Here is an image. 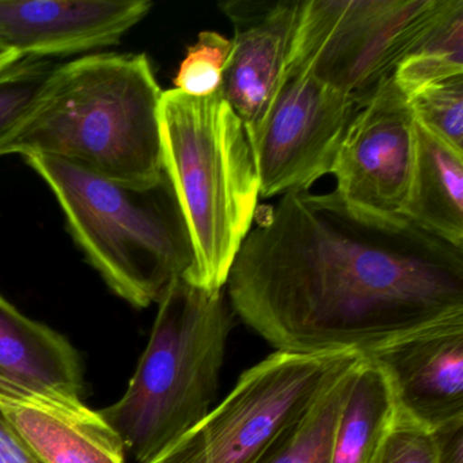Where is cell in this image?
<instances>
[{
	"label": "cell",
	"mask_w": 463,
	"mask_h": 463,
	"mask_svg": "<svg viewBox=\"0 0 463 463\" xmlns=\"http://www.w3.org/2000/svg\"><path fill=\"white\" fill-rule=\"evenodd\" d=\"M265 213L226 287L234 314L276 351L364 354L463 316V249L403 216L308 191L287 192Z\"/></svg>",
	"instance_id": "cell-1"
},
{
	"label": "cell",
	"mask_w": 463,
	"mask_h": 463,
	"mask_svg": "<svg viewBox=\"0 0 463 463\" xmlns=\"http://www.w3.org/2000/svg\"><path fill=\"white\" fill-rule=\"evenodd\" d=\"M162 91L145 53H99L56 69L7 154H40L121 183L164 177Z\"/></svg>",
	"instance_id": "cell-2"
},
{
	"label": "cell",
	"mask_w": 463,
	"mask_h": 463,
	"mask_svg": "<svg viewBox=\"0 0 463 463\" xmlns=\"http://www.w3.org/2000/svg\"><path fill=\"white\" fill-rule=\"evenodd\" d=\"M23 156L52 189L75 242L121 299L146 308L186 278L194 246L166 173L137 185L53 156Z\"/></svg>",
	"instance_id": "cell-3"
},
{
	"label": "cell",
	"mask_w": 463,
	"mask_h": 463,
	"mask_svg": "<svg viewBox=\"0 0 463 463\" xmlns=\"http://www.w3.org/2000/svg\"><path fill=\"white\" fill-rule=\"evenodd\" d=\"M159 123L164 170L194 246L185 280L221 291L259 210L260 178L245 127L221 91L192 97L175 89L164 91Z\"/></svg>",
	"instance_id": "cell-4"
},
{
	"label": "cell",
	"mask_w": 463,
	"mask_h": 463,
	"mask_svg": "<svg viewBox=\"0 0 463 463\" xmlns=\"http://www.w3.org/2000/svg\"><path fill=\"white\" fill-rule=\"evenodd\" d=\"M158 305L126 392L99 411L123 441L127 462H148L210 413L234 325L223 289L185 279L173 281Z\"/></svg>",
	"instance_id": "cell-5"
},
{
	"label": "cell",
	"mask_w": 463,
	"mask_h": 463,
	"mask_svg": "<svg viewBox=\"0 0 463 463\" xmlns=\"http://www.w3.org/2000/svg\"><path fill=\"white\" fill-rule=\"evenodd\" d=\"M362 356L354 351H276L242 373L230 394L199 424L146 463H259Z\"/></svg>",
	"instance_id": "cell-6"
},
{
	"label": "cell",
	"mask_w": 463,
	"mask_h": 463,
	"mask_svg": "<svg viewBox=\"0 0 463 463\" xmlns=\"http://www.w3.org/2000/svg\"><path fill=\"white\" fill-rule=\"evenodd\" d=\"M443 0H302L289 50L297 64L360 108L395 69Z\"/></svg>",
	"instance_id": "cell-7"
},
{
	"label": "cell",
	"mask_w": 463,
	"mask_h": 463,
	"mask_svg": "<svg viewBox=\"0 0 463 463\" xmlns=\"http://www.w3.org/2000/svg\"><path fill=\"white\" fill-rule=\"evenodd\" d=\"M360 105L297 64L287 63L275 99L249 140L260 196L308 191L332 175L341 143Z\"/></svg>",
	"instance_id": "cell-8"
},
{
	"label": "cell",
	"mask_w": 463,
	"mask_h": 463,
	"mask_svg": "<svg viewBox=\"0 0 463 463\" xmlns=\"http://www.w3.org/2000/svg\"><path fill=\"white\" fill-rule=\"evenodd\" d=\"M411 105L392 78L357 110L333 166L335 194L354 210L401 216L414 162Z\"/></svg>",
	"instance_id": "cell-9"
},
{
	"label": "cell",
	"mask_w": 463,
	"mask_h": 463,
	"mask_svg": "<svg viewBox=\"0 0 463 463\" xmlns=\"http://www.w3.org/2000/svg\"><path fill=\"white\" fill-rule=\"evenodd\" d=\"M362 354L389 379L397 413L430 430L463 417V316L419 327Z\"/></svg>",
	"instance_id": "cell-10"
},
{
	"label": "cell",
	"mask_w": 463,
	"mask_h": 463,
	"mask_svg": "<svg viewBox=\"0 0 463 463\" xmlns=\"http://www.w3.org/2000/svg\"><path fill=\"white\" fill-rule=\"evenodd\" d=\"M147 0H0V43L21 59L74 55L121 42Z\"/></svg>",
	"instance_id": "cell-11"
},
{
	"label": "cell",
	"mask_w": 463,
	"mask_h": 463,
	"mask_svg": "<svg viewBox=\"0 0 463 463\" xmlns=\"http://www.w3.org/2000/svg\"><path fill=\"white\" fill-rule=\"evenodd\" d=\"M302 0L221 5L234 25L232 55L221 94L245 127L250 140L275 99L288 61Z\"/></svg>",
	"instance_id": "cell-12"
},
{
	"label": "cell",
	"mask_w": 463,
	"mask_h": 463,
	"mask_svg": "<svg viewBox=\"0 0 463 463\" xmlns=\"http://www.w3.org/2000/svg\"><path fill=\"white\" fill-rule=\"evenodd\" d=\"M0 420L42 463H127L118 433L80 397L0 376Z\"/></svg>",
	"instance_id": "cell-13"
},
{
	"label": "cell",
	"mask_w": 463,
	"mask_h": 463,
	"mask_svg": "<svg viewBox=\"0 0 463 463\" xmlns=\"http://www.w3.org/2000/svg\"><path fill=\"white\" fill-rule=\"evenodd\" d=\"M0 376L80 397L82 362L56 330L21 313L0 295Z\"/></svg>",
	"instance_id": "cell-14"
},
{
	"label": "cell",
	"mask_w": 463,
	"mask_h": 463,
	"mask_svg": "<svg viewBox=\"0 0 463 463\" xmlns=\"http://www.w3.org/2000/svg\"><path fill=\"white\" fill-rule=\"evenodd\" d=\"M401 216L463 249V154L417 121L413 175Z\"/></svg>",
	"instance_id": "cell-15"
},
{
	"label": "cell",
	"mask_w": 463,
	"mask_h": 463,
	"mask_svg": "<svg viewBox=\"0 0 463 463\" xmlns=\"http://www.w3.org/2000/svg\"><path fill=\"white\" fill-rule=\"evenodd\" d=\"M397 416L389 379L363 356L338 416L332 463H370Z\"/></svg>",
	"instance_id": "cell-16"
},
{
	"label": "cell",
	"mask_w": 463,
	"mask_h": 463,
	"mask_svg": "<svg viewBox=\"0 0 463 463\" xmlns=\"http://www.w3.org/2000/svg\"><path fill=\"white\" fill-rule=\"evenodd\" d=\"M463 75V0H443L427 28L403 56L392 80L406 97Z\"/></svg>",
	"instance_id": "cell-17"
},
{
	"label": "cell",
	"mask_w": 463,
	"mask_h": 463,
	"mask_svg": "<svg viewBox=\"0 0 463 463\" xmlns=\"http://www.w3.org/2000/svg\"><path fill=\"white\" fill-rule=\"evenodd\" d=\"M356 365L332 384L259 463H332L335 427Z\"/></svg>",
	"instance_id": "cell-18"
},
{
	"label": "cell",
	"mask_w": 463,
	"mask_h": 463,
	"mask_svg": "<svg viewBox=\"0 0 463 463\" xmlns=\"http://www.w3.org/2000/svg\"><path fill=\"white\" fill-rule=\"evenodd\" d=\"M56 69L51 61L23 59L0 74V156L44 101Z\"/></svg>",
	"instance_id": "cell-19"
},
{
	"label": "cell",
	"mask_w": 463,
	"mask_h": 463,
	"mask_svg": "<svg viewBox=\"0 0 463 463\" xmlns=\"http://www.w3.org/2000/svg\"><path fill=\"white\" fill-rule=\"evenodd\" d=\"M406 99L420 126L463 154V75L428 86Z\"/></svg>",
	"instance_id": "cell-20"
},
{
	"label": "cell",
	"mask_w": 463,
	"mask_h": 463,
	"mask_svg": "<svg viewBox=\"0 0 463 463\" xmlns=\"http://www.w3.org/2000/svg\"><path fill=\"white\" fill-rule=\"evenodd\" d=\"M232 47V42L222 34L202 32L181 61L175 78V90L192 97H207L221 90Z\"/></svg>",
	"instance_id": "cell-21"
},
{
	"label": "cell",
	"mask_w": 463,
	"mask_h": 463,
	"mask_svg": "<svg viewBox=\"0 0 463 463\" xmlns=\"http://www.w3.org/2000/svg\"><path fill=\"white\" fill-rule=\"evenodd\" d=\"M370 463H436L432 432L397 413Z\"/></svg>",
	"instance_id": "cell-22"
},
{
	"label": "cell",
	"mask_w": 463,
	"mask_h": 463,
	"mask_svg": "<svg viewBox=\"0 0 463 463\" xmlns=\"http://www.w3.org/2000/svg\"><path fill=\"white\" fill-rule=\"evenodd\" d=\"M436 463H463V417L430 430Z\"/></svg>",
	"instance_id": "cell-23"
},
{
	"label": "cell",
	"mask_w": 463,
	"mask_h": 463,
	"mask_svg": "<svg viewBox=\"0 0 463 463\" xmlns=\"http://www.w3.org/2000/svg\"><path fill=\"white\" fill-rule=\"evenodd\" d=\"M0 463H42L0 420Z\"/></svg>",
	"instance_id": "cell-24"
},
{
	"label": "cell",
	"mask_w": 463,
	"mask_h": 463,
	"mask_svg": "<svg viewBox=\"0 0 463 463\" xmlns=\"http://www.w3.org/2000/svg\"><path fill=\"white\" fill-rule=\"evenodd\" d=\"M21 61H23V59H21L14 51L10 50L6 45L0 43V74Z\"/></svg>",
	"instance_id": "cell-25"
}]
</instances>
